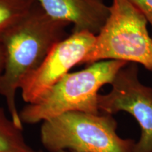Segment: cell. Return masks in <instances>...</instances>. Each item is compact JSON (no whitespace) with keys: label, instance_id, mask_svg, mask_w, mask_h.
Listing matches in <instances>:
<instances>
[{"label":"cell","instance_id":"cell-1","mask_svg":"<svg viewBox=\"0 0 152 152\" xmlns=\"http://www.w3.org/2000/svg\"><path fill=\"white\" fill-rule=\"evenodd\" d=\"M67 22L48 16L37 4L33 11L0 39L4 65L0 75V95L6 100L9 115L23 129L16 96L28 76L36 71L56 44L66 37Z\"/></svg>","mask_w":152,"mask_h":152},{"label":"cell","instance_id":"cell-2","mask_svg":"<svg viewBox=\"0 0 152 152\" xmlns=\"http://www.w3.org/2000/svg\"><path fill=\"white\" fill-rule=\"evenodd\" d=\"M128 64L123 61H101L68 73L40 99L25 106L20 112L22 123H42L68 112L100 113L99 91L105 85H111L120 70Z\"/></svg>","mask_w":152,"mask_h":152},{"label":"cell","instance_id":"cell-3","mask_svg":"<svg viewBox=\"0 0 152 152\" xmlns=\"http://www.w3.org/2000/svg\"><path fill=\"white\" fill-rule=\"evenodd\" d=\"M117 127L109 114L68 112L42 123L40 141L49 152H133L135 142Z\"/></svg>","mask_w":152,"mask_h":152},{"label":"cell","instance_id":"cell-4","mask_svg":"<svg viewBox=\"0 0 152 152\" xmlns=\"http://www.w3.org/2000/svg\"><path fill=\"white\" fill-rule=\"evenodd\" d=\"M109 7V18L83 64L123 61L152 71V37L147 19L129 0H113Z\"/></svg>","mask_w":152,"mask_h":152},{"label":"cell","instance_id":"cell-5","mask_svg":"<svg viewBox=\"0 0 152 152\" xmlns=\"http://www.w3.org/2000/svg\"><path fill=\"white\" fill-rule=\"evenodd\" d=\"M111 85L110 92L99 95V111L112 115L121 111L130 113L141 129L133 152H152V87L139 80L134 63L121 68Z\"/></svg>","mask_w":152,"mask_h":152},{"label":"cell","instance_id":"cell-6","mask_svg":"<svg viewBox=\"0 0 152 152\" xmlns=\"http://www.w3.org/2000/svg\"><path fill=\"white\" fill-rule=\"evenodd\" d=\"M95 40L94 34L75 32L56 44L39 68L22 83L23 100L31 104L40 99L74 66L83 64Z\"/></svg>","mask_w":152,"mask_h":152},{"label":"cell","instance_id":"cell-7","mask_svg":"<svg viewBox=\"0 0 152 152\" xmlns=\"http://www.w3.org/2000/svg\"><path fill=\"white\" fill-rule=\"evenodd\" d=\"M45 12L73 26V33L97 35L109 18L110 7L104 0H36Z\"/></svg>","mask_w":152,"mask_h":152},{"label":"cell","instance_id":"cell-8","mask_svg":"<svg viewBox=\"0 0 152 152\" xmlns=\"http://www.w3.org/2000/svg\"><path fill=\"white\" fill-rule=\"evenodd\" d=\"M23 129L15 124L0 106V152H34L27 143L22 132Z\"/></svg>","mask_w":152,"mask_h":152},{"label":"cell","instance_id":"cell-9","mask_svg":"<svg viewBox=\"0 0 152 152\" xmlns=\"http://www.w3.org/2000/svg\"><path fill=\"white\" fill-rule=\"evenodd\" d=\"M36 0H0V39L37 5Z\"/></svg>","mask_w":152,"mask_h":152},{"label":"cell","instance_id":"cell-10","mask_svg":"<svg viewBox=\"0 0 152 152\" xmlns=\"http://www.w3.org/2000/svg\"><path fill=\"white\" fill-rule=\"evenodd\" d=\"M142 12L152 28V0H129Z\"/></svg>","mask_w":152,"mask_h":152},{"label":"cell","instance_id":"cell-11","mask_svg":"<svg viewBox=\"0 0 152 152\" xmlns=\"http://www.w3.org/2000/svg\"><path fill=\"white\" fill-rule=\"evenodd\" d=\"M4 65V51L1 43L0 42V75L2 73Z\"/></svg>","mask_w":152,"mask_h":152},{"label":"cell","instance_id":"cell-12","mask_svg":"<svg viewBox=\"0 0 152 152\" xmlns=\"http://www.w3.org/2000/svg\"><path fill=\"white\" fill-rule=\"evenodd\" d=\"M34 152H42V151H40V150H38V151H37V150H35V151Z\"/></svg>","mask_w":152,"mask_h":152},{"label":"cell","instance_id":"cell-13","mask_svg":"<svg viewBox=\"0 0 152 152\" xmlns=\"http://www.w3.org/2000/svg\"><path fill=\"white\" fill-rule=\"evenodd\" d=\"M59 152H73V151H59Z\"/></svg>","mask_w":152,"mask_h":152}]
</instances>
